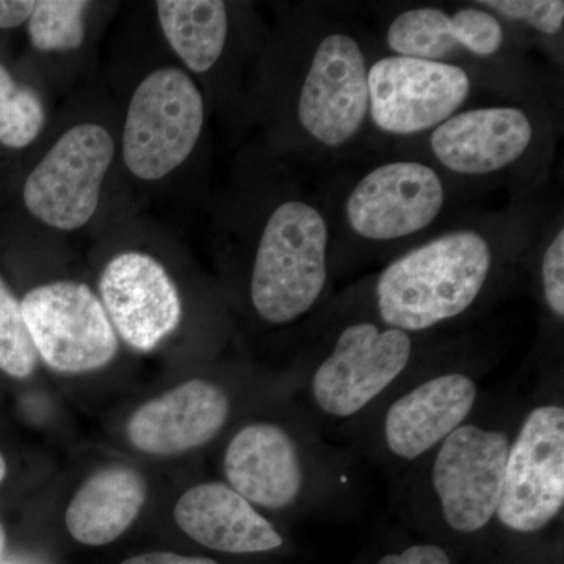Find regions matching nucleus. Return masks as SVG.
Returning a JSON list of instances; mask_svg holds the SVG:
<instances>
[{"mask_svg":"<svg viewBox=\"0 0 564 564\" xmlns=\"http://www.w3.org/2000/svg\"><path fill=\"white\" fill-rule=\"evenodd\" d=\"M234 491L263 511L334 516L359 507L358 462L307 422L302 430L261 419L243 423L223 452Z\"/></svg>","mask_w":564,"mask_h":564,"instance_id":"1","label":"nucleus"},{"mask_svg":"<svg viewBox=\"0 0 564 564\" xmlns=\"http://www.w3.org/2000/svg\"><path fill=\"white\" fill-rule=\"evenodd\" d=\"M519 406L521 400L485 399L469 421L400 478V513L464 540L491 532Z\"/></svg>","mask_w":564,"mask_h":564,"instance_id":"2","label":"nucleus"},{"mask_svg":"<svg viewBox=\"0 0 564 564\" xmlns=\"http://www.w3.org/2000/svg\"><path fill=\"white\" fill-rule=\"evenodd\" d=\"M494 280L496 252L488 237L456 229L381 270L373 282V315L392 328L423 336L473 313Z\"/></svg>","mask_w":564,"mask_h":564,"instance_id":"3","label":"nucleus"},{"mask_svg":"<svg viewBox=\"0 0 564 564\" xmlns=\"http://www.w3.org/2000/svg\"><path fill=\"white\" fill-rule=\"evenodd\" d=\"M419 337L375 315L340 325L304 384L314 425L348 440L397 386L429 361Z\"/></svg>","mask_w":564,"mask_h":564,"instance_id":"4","label":"nucleus"},{"mask_svg":"<svg viewBox=\"0 0 564 564\" xmlns=\"http://www.w3.org/2000/svg\"><path fill=\"white\" fill-rule=\"evenodd\" d=\"M481 378L474 364L429 359L348 440L400 480L481 406Z\"/></svg>","mask_w":564,"mask_h":564,"instance_id":"5","label":"nucleus"},{"mask_svg":"<svg viewBox=\"0 0 564 564\" xmlns=\"http://www.w3.org/2000/svg\"><path fill=\"white\" fill-rule=\"evenodd\" d=\"M563 514L564 393L555 375L521 400L491 532L538 540L562 529Z\"/></svg>","mask_w":564,"mask_h":564,"instance_id":"6","label":"nucleus"},{"mask_svg":"<svg viewBox=\"0 0 564 564\" xmlns=\"http://www.w3.org/2000/svg\"><path fill=\"white\" fill-rule=\"evenodd\" d=\"M329 284V226L315 204L291 198L263 223L252 256L250 302L262 322L292 325L313 313Z\"/></svg>","mask_w":564,"mask_h":564,"instance_id":"7","label":"nucleus"},{"mask_svg":"<svg viewBox=\"0 0 564 564\" xmlns=\"http://www.w3.org/2000/svg\"><path fill=\"white\" fill-rule=\"evenodd\" d=\"M206 107L184 69L165 66L133 91L122 129V161L137 180L155 182L187 162L202 139Z\"/></svg>","mask_w":564,"mask_h":564,"instance_id":"8","label":"nucleus"},{"mask_svg":"<svg viewBox=\"0 0 564 564\" xmlns=\"http://www.w3.org/2000/svg\"><path fill=\"white\" fill-rule=\"evenodd\" d=\"M296 122L323 150H340L369 118V63L351 33L333 29L315 40L300 79Z\"/></svg>","mask_w":564,"mask_h":564,"instance_id":"9","label":"nucleus"},{"mask_svg":"<svg viewBox=\"0 0 564 564\" xmlns=\"http://www.w3.org/2000/svg\"><path fill=\"white\" fill-rule=\"evenodd\" d=\"M113 159L115 140L104 126H73L58 137L25 180V209L58 231L84 228L98 210L104 180Z\"/></svg>","mask_w":564,"mask_h":564,"instance_id":"10","label":"nucleus"},{"mask_svg":"<svg viewBox=\"0 0 564 564\" xmlns=\"http://www.w3.org/2000/svg\"><path fill=\"white\" fill-rule=\"evenodd\" d=\"M22 317L36 355L58 373L109 366L120 343L101 300L84 282L55 281L25 293Z\"/></svg>","mask_w":564,"mask_h":564,"instance_id":"11","label":"nucleus"},{"mask_svg":"<svg viewBox=\"0 0 564 564\" xmlns=\"http://www.w3.org/2000/svg\"><path fill=\"white\" fill-rule=\"evenodd\" d=\"M470 90L462 66L389 55L369 66V117L388 135H417L458 113Z\"/></svg>","mask_w":564,"mask_h":564,"instance_id":"12","label":"nucleus"},{"mask_svg":"<svg viewBox=\"0 0 564 564\" xmlns=\"http://www.w3.org/2000/svg\"><path fill=\"white\" fill-rule=\"evenodd\" d=\"M445 202L443 177L433 166L393 161L375 166L352 185L344 215L359 239L389 243L429 229L443 214Z\"/></svg>","mask_w":564,"mask_h":564,"instance_id":"13","label":"nucleus"},{"mask_svg":"<svg viewBox=\"0 0 564 564\" xmlns=\"http://www.w3.org/2000/svg\"><path fill=\"white\" fill-rule=\"evenodd\" d=\"M99 300L118 336L133 350H154L182 321L181 293L154 256H113L99 278Z\"/></svg>","mask_w":564,"mask_h":564,"instance_id":"14","label":"nucleus"},{"mask_svg":"<svg viewBox=\"0 0 564 564\" xmlns=\"http://www.w3.org/2000/svg\"><path fill=\"white\" fill-rule=\"evenodd\" d=\"M232 413V395L225 386L195 378L141 404L126 432L141 454L176 456L217 440Z\"/></svg>","mask_w":564,"mask_h":564,"instance_id":"15","label":"nucleus"},{"mask_svg":"<svg viewBox=\"0 0 564 564\" xmlns=\"http://www.w3.org/2000/svg\"><path fill=\"white\" fill-rule=\"evenodd\" d=\"M536 129L521 107L459 110L430 133V150L443 169L459 176H489L510 169L532 148Z\"/></svg>","mask_w":564,"mask_h":564,"instance_id":"16","label":"nucleus"},{"mask_svg":"<svg viewBox=\"0 0 564 564\" xmlns=\"http://www.w3.org/2000/svg\"><path fill=\"white\" fill-rule=\"evenodd\" d=\"M174 521L195 543L221 554H267L284 547V534L225 481H207L185 491Z\"/></svg>","mask_w":564,"mask_h":564,"instance_id":"17","label":"nucleus"},{"mask_svg":"<svg viewBox=\"0 0 564 564\" xmlns=\"http://www.w3.org/2000/svg\"><path fill=\"white\" fill-rule=\"evenodd\" d=\"M386 41L400 57L445 62L459 50L492 57L503 47L505 29L496 14L477 3L452 13L440 7H415L393 18Z\"/></svg>","mask_w":564,"mask_h":564,"instance_id":"18","label":"nucleus"},{"mask_svg":"<svg viewBox=\"0 0 564 564\" xmlns=\"http://www.w3.org/2000/svg\"><path fill=\"white\" fill-rule=\"evenodd\" d=\"M148 484L133 467L111 464L91 474L66 508V529L85 545H106L128 532L144 507Z\"/></svg>","mask_w":564,"mask_h":564,"instance_id":"19","label":"nucleus"},{"mask_svg":"<svg viewBox=\"0 0 564 564\" xmlns=\"http://www.w3.org/2000/svg\"><path fill=\"white\" fill-rule=\"evenodd\" d=\"M159 24L177 57L192 73L214 68L229 35L228 7L220 0H159Z\"/></svg>","mask_w":564,"mask_h":564,"instance_id":"20","label":"nucleus"},{"mask_svg":"<svg viewBox=\"0 0 564 564\" xmlns=\"http://www.w3.org/2000/svg\"><path fill=\"white\" fill-rule=\"evenodd\" d=\"M84 0H40L29 18V36L41 52L79 50L85 40Z\"/></svg>","mask_w":564,"mask_h":564,"instance_id":"21","label":"nucleus"},{"mask_svg":"<svg viewBox=\"0 0 564 564\" xmlns=\"http://www.w3.org/2000/svg\"><path fill=\"white\" fill-rule=\"evenodd\" d=\"M46 121L39 93L18 84L10 70L0 65V143L11 150L29 147Z\"/></svg>","mask_w":564,"mask_h":564,"instance_id":"22","label":"nucleus"},{"mask_svg":"<svg viewBox=\"0 0 564 564\" xmlns=\"http://www.w3.org/2000/svg\"><path fill=\"white\" fill-rule=\"evenodd\" d=\"M36 361L39 355L22 317L21 302L0 278V370L24 380L35 372Z\"/></svg>","mask_w":564,"mask_h":564,"instance_id":"23","label":"nucleus"},{"mask_svg":"<svg viewBox=\"0 0 564 564\" xmlns=\"http://www.w3.org/2000/svg\"><path fill=\"white\" fill-rule=\"evenodd\" d=\"M477 6L491 11L499 20L522 22L544 35H558L563 31L562 0H481Z\"/></svg>","mask_w":564,"mask_h":564,"instance_id":"24","label":"nucleus"},{"mask_svg":"<svg viewBox=\"0 0 564 564\" xmlns=\"http://www.w3.org/2000/svg\"><path fill=\"white\" fill-rule=\"evenodd\" d=\"M540 289L544 310L555 323L564 321V229L560 226L541 258Z\"/></svg>","mask_w":564,"mask_h":564,"instance_id":"25","label":"nucleus"},{"mask_svg":"<svg viewBox=\"0 0 564 564\" xmlns=\"http://www.w3.org/2000/svg\"><path fill=\"white\" fill-rule=\"evenodd\" d=\"M373 564H455L451 552L436 541H413L402 547L389 549Z\"/></svg>","mask_w":564,"mask_h":564,"instance_id":"26","label":"nucleus"},{"mask_svg":"<svg viewBox=\"0 0 564 564\" xmlns=\"http://www.w3.org/2000/svg\"><path fill=\"white\" fill-rule=\"evenodd\" d=\"M33 0H0V29L20 28L31 18Z\"/></svg>","mask_w":564,"mask_h":564,"instance_id":"27","label":"nucleus"},{"mask_svg":"<svg viewBox=\"0 0 564 564\" xmlns=\"http://www.w3.org/2000/svg\"><path fill=\"white\" fill-rule=\"evenodd\" d=\"M121 564H220L207 556H185L172 552H150V554L132 556Z\"/></svg>","mask_w":564,"mask_h":564,"instance_id":"28","label":"nucleus"},{"mask_svg":"<svg viewBox=\"0 0 564 564\" xmlns=\"http://www.w3.org/2000/svg\"><path fill=\"white\" fill-rule=\"evenodd\" d=\"M7 544L6 529H3L2 522H0V555H2L3 549Z\"/></svg>","mask_w":564,"mask_h":564,"instance_id":"29","label":"nucleus"},{"mask_svg":"<svg viewBox=\"0 0 564 564\" xmlns=\"http://www.w3.org/2000/svg\"><path fill=\"white\" fill-rule=\"evenodd\" d=\"M6 475H7L6 458H3V455L0 454V484H2L3 478H6Z\"/></svg>","mask_w":564,"mask_h":564,"instance_id":"30","label":"nucleus"}]
</instances>
